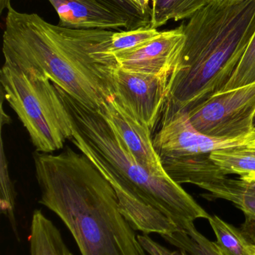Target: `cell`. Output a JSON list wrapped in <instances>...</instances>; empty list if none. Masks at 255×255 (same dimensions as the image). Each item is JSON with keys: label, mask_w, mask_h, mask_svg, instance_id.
I'll return each instance as SVG.
<instances>
[{"label": "cell", "mask_w": 255, "mask_h": 255, "mask_svg": "<svg viewBox=\"0 0 255 255\" xmlns=\"http://www.w3.org/2000/svg\"><path fill=\"white\" fill-rule=\"evenodd\" d=\"M114 31L55 25L37 13L7 8L3 34L4 61L36 72L91 110L98 112L112 95L117 67L107 48Z\"/></svg>", "instance_id": "cell-1"}, {"label": "cell", "mask_w": 255, "mask_h": 255, "mask_svg": "<svg viewBox=\"0 0 255 255\" xmlns=\"http://www.w3.org/2000/svg\"><path fill=\"white\" fill-rule=\"evenodd\" d=\"M39 203L53 212L82 255H148L123 215L113 187L83 153L35 152Z\"/></svg>", "instance_id": "cell-2"}, {"label": "cell", "mask_w": 255, "mask_h": 255, "mask_svg": "<svg viewBox=\"0 0 255 255\" xmlns=\"http://www.w3.org/2000/svg\"><path fill=\"white\" fill-rule=\"evenodd\" d=\"M181 26L185 40L163 109L189 113L233 76L255 31V0H210Z\"/></svg>", "instance_id": "cell-3"}, {"label": "cell", "mask_w": 255, "mask_h": 255, "mask_svg": "<svg viewBox=\"0 0 255 255\" xmlns=\"http://www.w3.org/2000/svg\"><path fill=\"white\" fill-rule=\"evenodd\" d=\"M55 87L78 131L103 163L139 197L170 219L180 230L198 219L208 220L211 215L165 171L154 172L141 164L98 112Z\"/></svg>", "instance_id": "cell-4"}, {"label": "cell", "mask_w": 255, "mask_h": 255, "mask_svg": "<svg viewBox=\"0 0 255 255\" xmlns=\"http://www.w3.org/2000/svg\"><path fill=\"white\" fill-rule=\"evenodd\" d=\"M1 94L26 129L37 152L61 149L73 137V120L55 85L36 72L4 61Z\"/></svg>", "instance_id": "cell-5"}, {"label": "cell", "mask_w": 255, "mask_h": 255, "mask_svg": "<svg viewBox=\"0 0 255 255\" xmlns=\"http://www.w3.org/2000/svg\"><path fill=\"white\" fill-rule=\"evenodd\" d=\"M199 131L219 139L248 138L255 131V82L217 93L188 113Z\"/></svg>", "instance_id": "cell-6"}, {"label": "cell", "mask_w": 255, "mask_h": 255, "mask_svg": "<svg viewBox=\"0 0 255 255\" xmlns=\"http://www.w3.org/2000/svg\"><path fill=\"white\" fill-rule=\"evenodd\" d=\"M160 128L153 137L160 160L210 154L218 150L247 145L248 138L219 139L201 133L182 110L163 109Z\"/></svg>", "instance_id": "cell-7"}, {"label": "cell", "mask_w": 255, "mask_h": 255, "mask_svg": "<svg viewBox=\"0 0 255 255\" xmlns=\"http://www.w3.org/2000/svg\"><path fill=\"white\" fill-rule=\"evenodd\" d=\"M169 76H156L115 68L110 84L114 98L151 131L161 118Z\"/></svg>", "instance_id": "cell-8"}, {"label": "cell", "mask_w": 255, "mask_h": 255, "mask_svg": "<svg viewBox=\"0 0 255 255\" xmlns=\"http://www.w3.org/2000/svg\"><path fill=\"white\" fill-rule=\"evenodd\" d=\"M72 142L87 156L113 187L120 209L135 231L143 235L157 234L160 236L172 235L179 230L170 219L139 197L125 183L123 182L94 152L79 133L75 134Z\"/></svg>", "instance_id": "cell-9"}, {"label": "cell", "mask_w": 255, "mask_h": 255, "mask_svg": "<svg viewBox=\"0 0 255 255\" xmlns=\"http://www.w3.org/2000/svg\"><path fill=\"white\" fill-rule=\"evenodd\" d=\"M59 17V25L75 29L121 31L143 25L113 0H48Z\"/></svg>", "instance_id": "cell-10"}, {"label": "cell", "mask_w": 255, "mask_h": 255, "mask_svg": "<svg viewBox=\"0 0 255 255\" xmlns=\"http://www.w3.org/2000/svg\"><path fill=\"white\" fill-rule=\"evenodd\" d=\"M184 40L181 25L175 29L161 31L149 43L115 55L117 67L126 71L170 77Z\"/></svg>", "instance_id": "cell-11"}, {"label": "cell", "mask_w": 255, "mask_h": 255, "mask_svg": "<svg viewBox=\"0 0 255 255\" xmlns=\"http://www.w3.org/2000/svg\"><path fill=\"white\" fill-rule=\"evenodd\" d=\"M98 112L141 164L149 170L164 172L154 146L152 131L126 110L112 94L106 99Z\"/></svg>", "instance_id": "cell-12"}, {"label": "cell", "mask_w": 255, "mask_h": 255, "mask_svg": "<svg viewBox=\"0 0 255 255\" xmlns=\"http://www.w3.org/2000/svg\"><path fill=\"white\" fill-rule=\"evenodd\" d=\"M210 154L169 159L161 163L166 173L175 182L198 186L227 175L213 161Z\"/></svg>", "instance_id": "cell-13"}, {"label": "cell", "mask_w": 255, "mask_h": 255, "mask_svg": "<svg viewBox=\"0 0 255 255\" xmlns=\"http://www.w3.org/2000/svg\"><path fill=\"white\" fill-rule=\"evenodd\" d=\"M197 187L208 193L202 194V197L208 200L229 201L244 213L247 220L255 223V193L244 185L241 178L233 179L225 175Z\"/></svg>", "instance_id": "cell-14"}, {"label": "cell", "mask_w": 255, "mask_h": 255, "mask_svg": "<svg viewBox=\"0 0 255 255\" xmlns=\"http://www.w3.org/2000/svg\"><path fill=\"white\" fill-rule=\"evenodd\" d=\"M28 244L30 255H74L61 232L40 210L33 212Z\"/></svg>", "instance_id": "cell-15"}, {"label": "cell", "mask_w": 255, "mask_h": 255, "mask_svg": "<svg viewBox=\"0 0 255 255\" xmlns=\"http://www.w3.org/2000/svg\"><path fill=\"white\" fill-rule=\"evenodd\" d=\"M208 222L217 237V244L226 255H255V244L243 231L226 223L217 215Z\"/></svg>", "instance_id": "cell-16"}, {"label": "cell", "mask_w": 255, "mask_h": 255, "mask_svg": "<svg viewBox=\"0 0 255 255\" xmlns=\"http://www.w3.org/2000/svg\"><path fill=\"white\" fill-rule=\"evenodd\" d=\"M210 0H151V27L160 28L169 21L189 19Z\"/></svg>", "instance_id": "cell-17"}, {"label": "cell", "mask_w": 255, "mask_h": 255, "mask_svg": "<svg viewBox=\"0 0 255 255\" xmlns=\"http://www.w3.org/2000/svg\"><path fill=\"white\" fill-rule=\"evenodd\" d=\"M165 241L189 255H226L217 242H212L196 229L194 223H189L184 230L162 237Z\"/></svg>", "instance_id": "cell-18"}, {"label": "cell", "mask_w": 255, "mask_h": 255, "mask_svg": "<svg viewBox=\"0 0 255 255\" xmlns=\"http://www.w3.org/2000/svg\"><path fill=\"white\" fill-rule=\"evenodd\" d=\"M210 157L227 175L255 174V149L246 145L218 150Z\"/></svg>", "instance_id": "cell-19"}, {"label": "cell", "mask_w": 255, "mask_h": 255, "mask_svg": "<svg viewBox=\"0 0 255 255\" xmlns=\"http://www.w3.org/2000/svg\"><path fill=\"white\" fill-rule=\"evenodd\" d=\"M160 34L161 31L150 26L114 31L108 46V55L115 58V55L118 54L133 50L149 43Z\"/></svg>", "instance_id": "cell-20"}, {"label": "cell", "mask_w": 255, "mask_h": 255, "mask_svg": "<svg viewBox=\"0 0 255 255\" xmlns=\"http://www.w3.org/2000/svg\"><path fill=\"white\" fill-rule=\"evenodd\" d=\"M1 142V196H0V208L1 213L10 222L13 233L19 238L17 225L15 218V192L13 184L9 178L7 160L3 148L2 137Z\"/></svg>", "instance_id": "cell-21"}, {"label": "cell", "mask_w": 255, "mask_h": 255, "mask_svg": "<svg viewBox=\"0 0 255 255\" xmlns=\"http://www.w3.org/2000/svg\"><path fill=\"white\" fill-rule=\"evenodd\" d=\"M255 82V31L233 76L223 91H230Z\"/></svg>", "instance_id": "cell-22"}, {"label": "cell", "mask_w": 255, "mask_h": 255, "mask_svg": "<svg viewBox=\"0 0 255 255\" xmlns=\"http://www.w3.org/2000/svg\"><path fill=\"white\" fill-rule=\"evenodd\" d=\"M141 245L149 255H189L183 250L172 251L150 238L147 235H138Z\"/></svg>", "instance_id": "cell-23"}, {"label": "cell", "mask_w": 255, "mask_h": 255, "mask_svg": "<svg viewBox=\"0 0 255 255\" xmlns=\"http://www.w3.org/2000/svg\"><path fill=\"white\" fill-rule=\"evenodd\" d=\"M113 1L144 26H151V20L141 14L140 12L139 11L137 7L133 4L131 0H113Z\"/></svg>", "instance_id": "cell-24"}, {"label": "cell", "mask_w": 255, "mask_h": 255, "mask_svg": "<svg viewBox=\"0 0 255 255\" xmlns=\"http://www.w3.org/2000/svg\"><path fill=\"white\" fill-rule=\"evenodd\" d=\"M151 0H131L135 6L137 7L141 14L151 20V7L150 2Z\"/></svg>", "instance_id": "cell-25"}, {"label": "cell", "mask_w": 255, "mask_h": 255, "mask_svg": "<svg viewBox=\"0 0 255 255\" xmlns=\"http://www.w3.org/2000/svg\"><path fill=\"white\" fill-rule=\"evenodd\" d=\"M241 178L242 180L243 183H244V185L247 187V188L250 189L251 191H253V193H255V181H252V180H247V179H243V178Z\"/></svg>", "instance_id": "cell-26"}, {"label": "cell", "mask_w": 255, "mask_h": 255, "mask_svg": "<svg viewBox=\"0 0 255 255\" xmlns=\"http://www.w3.org/2000/svg\"><path fill=\"white\" fill-rule=\"evenodd\" d=\"M246 146L255 149V131L248 138Z\"/></svg>", "instance_id": "cell-27"}, {"label": "cell", "mask_w": 255, "mask_h": 255, "mask_svg": "<svg viewBox=\"0 0 255 255\" xmlns=\"http://www.w3.org/2000/svg\"><path fill=\"white\" fill-rule=\"evenodd\" d=\"M10 4V0H0V12H2L4 9L8 8Z\"/></svg>", "instance_id": "cell-28"}, {"label": "cell", "mask_w": 255, "mask_h": 255, "mask_svg": "<svg viewBox=\"0 0 255 255\" xmlns=\"http://www.w3.org/2000/svg\"><path fill=\"white\" fill-rule=\"evenodd\" d=\"M240 178H243V179L255 181V174H253V175H242V176H240Z\"/></svg>", "instance_id": "cell-29"}, {"label": "cell", "mask_w": 255, "mask_h": 255, "mask_svg": "<svg viewBox=\"0 0 255 255\" xmlns=\"http://www.w3.org/2000/svg\"><path fill=\"white\" fill-rule=\"evenodd\" d=\"M217 1H233V0H217Z\"/></svg>", "instance_id": "cell-30"}, {"label": "cell", "mask_w": 255, "mask_h": 255, "mask_svg": "<svg viewBox=\"0 0 255 255\" xmlns=\"http://www.w3.org/2000/svg\"><path fill=\"white\" fill-rule=\"evenodd\" d=\"M254 128L255 129V119H254Z\"/></svg>", "instance_id": "cell-31"}]
</instances>
